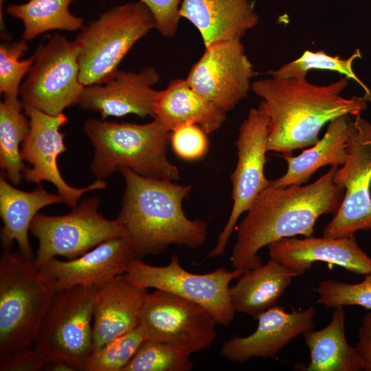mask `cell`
Masks as SVG:
<instances>
[{"label":"cell","instance_id":"1","mask_svg":"<svg viewBox=\"0 0 371 371\" xmlns=\"http://www.w3.org/2000/svg\"><path fill=\"white\" fill-rule=\"evenodd\" d=\"M338 166L315 182L284 187L272 183L264 189L236 228L230 261L234 269L245 271L262 265L258 255L265 246L296 235L309 236L323 214L337 212L344 189L334 181Z\"/></svg>","mask_w":371,"mask_h":371},{"label":"cell","instance_id":"2","mask_svg":"<svg viewBox=\"0 0 371 371\" xmlns=\"http://www.w3.org/2000/svg\"><path fill=\"white\" fill-rule=\"evenodd\" d=\"M348 78L317 85L306 78L273 76L253 81L269 117L267 150L291 155L317 143L322 128L342 115L357 116L367 109L366 97L341 93Z\"/></svg>","mask_w":371,"mask_h":371},{"label":"cell","instance_id":"3","mask_svg":"<svg viewBox=\"0 0 371 371\" xmlns=\"http://www.w3.org/2000/svg\"><path fill=\"white\" fill-rule=\"evenodd\" d=\"M119 172L126 186L116 219L129 240L133 259L159 254L171 245L196 249L205 242L206 223L189 219L183 210L190 186L145 177L124 167Z\"/></svg>","mask_w":371,"mask_h":371},{"label":"cell","instance_id":"4","mask_svg":"<svg viewBox=\"0 0 371 371\" xmlns=\"http://www.w3.org/2000/svg\"><path fill=\"white\" fill-rule=\"evenodd\" d=\"M44 273L19 251L0 258V362L34 348L56 294Z\"/></svg>","mask_w":371,"mask_h":371},{"label":"cell","instance_id":"5","mask_svg":"<svg viewBox=\"0 0 371 371\" xmlns=\"http://www.w3.org/2000/svg\"><path fill=\"white\" fill-rule=\"evenodd\" d=\"M83 128L94 146L90 168L98 179L124 167L145 177L180 179L178 168L167 157L171 132L155 120L139 124L91 118Z\"/></svg>","mask_w":371,"mask_h":371},{"label":"cell","instance_id":"6","mask_svg":"<svg viewBox=\"0 0 371 371\" xmlns=\"http://www.w3.org/2000/svg\"><path fill=\"white\" fill-rule=\"evenodd\" d=\"M155 27L152 13L139 0L112 8L84 25L75 39L81 84L109 80L133 46Z\"/></svg>","mask_w":371,"mask_h":371},{"label":"cell","instance_id":"7","mask_svg":"<svg viewBox=\"0 0 371 371\" xmlns=\"http://www.w3.org/2000/svg\"><path fill=\"white\" fill-rule=\"evenodd\" d=\"M98 288L75 286L56 293L34 348L49 363L87 370L93 351V319Z\"/></svg>","mask_w":371,"mask_h":371},{"label":"cell","instance_id":"8","mask_svg":"<svg viewBox=\"0 0 371 371\" xmlns=\"http://www.w3.org/2000/svg\"><path fill=\"white\" fill-rule=\"evenodd\" d=\"M79 47L58 34L33 54V64L19 91L24 110L35 109L56 115L78 104L85 87L79 77Z\"/></svg>","mask_w":371,"mask_h":371},{"label":"cell","instance_id":"9","mask_svg":"<svg viewBox=\"0 0 371 371\" xmlns=\"http://www.w3.org/2000/svg\"><path fill=\"white\" fill-rule=\"evenodd\" d=\"M243 272L218 268L207 273H192L183 269L178 256L173 254L169 263L162 267L133 259L124 275L139 287L161 290L196 303L209 311L218 324L227 326L236 313L229 284Z\"/></svg>","mask_w":371,"mask_h":371},{"label":"cell","instance_id":"10","mask_svg":"<svg viewBox=\"0 0 371 371\" xmlns=\"http://www.w3.org/2000/svg\"><path fill=\"white\" fill-rule=\"evenodd\" d=\"M100 201L88 199L65 215L49 216L38 213L30 232L38 240L34 259L40 268L49 259L63 256L76 258L107 240L126 236L117 221L105 218L99 212Z\"/></svg>","mask_w":371,"mask_h":371},{"label":"cell","instance_id":"11","mask_svg":"<svg viewBox=\"0 0 371 371\" xmlns=\"http://www.w3.org/2000/svg\"><path fill=\"white\" fill-rule=\"evenodd\" d=\"M334 181L344 188V196L323 236L350 237L371 231V124L360 114L351 120L347 158L336 170Z\"/></svg>","mask_w":371,"mask_h":371},{"label":"cell","instance_id":"12","mask_svg":"<svg viewBox=\"0 0 371 371\" xmlns=\"http://www.w3.org/2000/svg\"><path fill=\"white\" fill-rule=\"evenodd\" d=\"M217 324L203 306L158 289L147 293L140 313L148 339L189 355L213 344Z\"/></svg>","mask_w":371,"mask_h":371},{"label":"cell","instance_id":"13","mask_svg":"<svg viewBox=\"0 0 371 371\" xmlns=\"http://www.w3.org/2000/svg\"><path fill=\"white\" fill-rule=\"evenodd\" d=\"M269 117L262 102L251 108L242 122L235 142L238 161L231 176L233 205L210 257L225 254L226 246L240 216L257 196L271 183L265 175Z\"/></svg>","mask_w":371,"mask_h":371},{"label":"cell","instance_id":"14","mask_svg":"<svg viewBox=\"0 0 371 371\" xmlns=\"http://www.w3.org/2000/svg\"><path fill=\"white\" fill-rule=\"evenodd\" d=\"M254 75L242 41L231 40L205 47L186 79L196 93L227 113L247 97Z\"/></svg>","mask_w":371,"mask_h":371},{"label":"cell","instance_id":"15","mask_svg":"<svg viewBox=\"0 0 371 371\" xmlns=\"http://www.w3.org/2000/svg\"><path fill=\"white\" fill-rule=\"evenodd\" d=\"M24 111L29 117L30 131L22 143L21 156L31 165L23 171L27 181L38 186L43 181L52 183L63 202L71 208L78 205V200L85 192L106 188V182L100 179L85 188H77L63 178L57 160L66 150L65 133L60 129L67 122V115L63 113L52 115L35 109Z\"/></svg>","mask_w":371,"mask_h":371},{"label":"cell","instance_id":"16","mask_svg":"<svg viewBox=\"0 0 371 371\" xmlns=\"http://www.w3.org/2000/svg\"><path fill=\"white\" fill-rule=\"evenodd\" d=\"M133 259L128 238L121 236L104 241L72 260L52 258L39 269L56 292L75 286L100 288L124 274Z\"/></svg>","mask_w":371,"mask_h":371},{"label":"cell","instance_id":"17","mask_svg":"<svg viewBox=\"0 0 371 371\" xmlns=\"http://www.w3.org/2000/svg\"><path fill=\"white\" fill-rule=\"evenodd\" d=\"M159 75L153 67L135 71L117 70L106 82L85 86L78 105L97 111L102 120L129 114L153 117V105L158 93L153 87Z\"/></svg>","mask_w":371,"mask_h":371},{"label":"cell","instance_id":"18","mask_svg":"<svg viewBox=\"0 0 371 371\" xmlns=\"http://www.w3.org/2000/svg\"><path fill=\"white\" fill-rule=\"evenodd\" d=\"M315 310L293 309L286 312L274 306L257 317L256 330L246 337L234 336L225 341L220 355L233 363H245L254 357L273 358L294 338L313 329Z\"/></svg>","mask_w":371,"mask_h":371},{"label":"cell","instance_id":"19","mask_svg":"<svg viewBox=\"0 0 371 371\" xmlns=\"http://www.w3.org/2000/svg\"><path fill=\"white\" fill-rule=\"evenodd\" d=\"M267 247L269 257L296 276L303 275L316 261L338 265L358 275L371 273V257L359 247L355 236L284 238Z\"/></svg>","mask_w":371,"mask_h":371},{"label":"cell","instance_id":"20","mask_svg":"<svg viewBox=\"0 0 371 371\" xmlns=\"http://www.w3.org/2000/svg\"><path fill=\"white\" fill-rule=\"evenodd\" d=\"M148 289L130 282L124 274L98 289L93 310V350L140 325Z\"/></svg>","mask_w":371,"mask_h":371},{"label":"cell","instance_id":"21","mask_svg":"<svg viewBox=\"0 0 371 371\" xmlns=\"http://www.w3.org/2000/svg\"><path fill=\"white\" fill-rule=\"evenodd\" d=\"M179 16L198 30L205 48L242 40L259 21L251 0H182Z\"/></svg>","mask_w":371,"mask_h":371},{"label":"cell","instance_id":"22","mask_svg":"<svg viewBox=\"0 0 371 371\" xmlns=\"http://www.w3.org/2000/svg\"><path fill=\"white\" fill-rule=\"evenodd\" d=\"M153 113L154 120L169 132L193 123L209 134L218 130L226 120V113L196 93L186 78L172 80L158 91Z\"/></svg>","mask_w":371,"mask_h":371},{"label":"cell","instance_id":"23","mask_svg":"<svg viewBox=\"0 0 371 371\" xmlns=\"http://www.w3.org/2000/svg\"><path fill=\"white\" fill-rule=\"evenodd\" d=\"M63 202L59 194L47 192L41 186L27 192L16 188L3 176L0 177V216L3 221L1 243L4 250H10L14 242L19 251L33 260L28 239L31 223L38 212L45 206Z\"/></svg>","mask_w":371,"mask_h":371},{"label":"cell","instance_id":"24","mask_svg":"<svg viewBox=\"0 0 371 371\" xmlns=\"http://www.w3.org/2000/svg\"><path fill=\"white\" fill-rule=\"evenodd\" d=\"M296 275L270 258L265 265L247 270L229 286V296L236 312L254 319L276 305Z\"/></svg>","mask_w":371,"mask_h":371},{"label":"cell","instance_id":"25","mask_svg":"<svg viewBox=\"0 0 371 371\" xmlns=\"http://www.w3.org/2000/svg\"><path fill=\"white\" fill-rule=\"evenodd\" d=\"M351 120L348 115L334 119L328 124L324 137L311 148L297 156L282 155L287 162V170L271 183L280 187L302 185L323 166L344 165L347 158Z\"/></svg>","mask_w":371,"mask_h":371},{"label":"cell","instance_id":"26","mask_svg":"<svg viewBox=\"0 0 371 371\" xmlns=\"http://www.w3.org/2000/svg\"><path fill=\"white\" fill-rule=\"evenodd\" d=\"M346 313L343 306L334 307L330 323L324 328L304 333L310 350L308 371H359L363 366L355 347L345 335Z\"/></svg>","mask_w":371,"mask_h":371},{"label":"cell","instance_id":"27","mask_svg":"<svg viewBox=\"0 0 371 371\" xmlns=\"http://www.w3.org/2000/svg\"><path fill=\"white\" fill-rule=\"evenodd\" d=\"M73 1L27 0L25 3L8 5L5 12L22 21L23 38L28 41L51 30H81L84 19L69 11Z\"/></svg>","mask_w":371,"mask_h":371},{"label":"cell","instance_id":"28","mask_svg":"<svg viewBox=\"0 0 371 371\" xmlns=\"http://www.w3.org/2000/svg\"><path fill=\"white\" fill-rule=\"evenodd\" d=\"M21 109L5 100L0 103V166L14 185L21 182L25 169L19 146L30 131V122Z\"/></svg>","mask_w":371,"mask_h":371},{"label":"cell","instance_id":"29","mask_svg":"<svg viewBox=\"0 0 371 371\" xmlns=\"http://www.w3.org/2000/svg\"><path fill=\"white\" fill-rule=\"evenodd\" d=\"M360 58L361 54L359 49L346 59L328 55L324 51L306 50L299 58L270 71V74L277 77L301 78H306L311 70L336 71L357 82L363 89L368 100L371 102V89L357 77L352 69L355 60Z\"/></svg>","mask_w":371,"mask_h":371},{"label":"cell","instance_id":"30","mask_svg":"<svg viewBox=\"0 0 371 371\" xmlns=\"http://www.w3.org/2000/svg\"><path fill=\"white\" fill-rule=\"evenodd\" d=\"M28 49L23 38L2 41L0 45V92L5 101L23 109L19 100L21 82L27 74L34 61L33 55L21 60Z\"/></svg>","mask_w":371,"mask_h":371},{"label":"cell","instance_id":"31","mask_svg":"<svg viewBox=\"0 0 371 371\" xmlns=\"http://www.w3.org/2000/svg\"><path fill=\"white\" fill-rule=\"evenodd\" d=\"M148 337L140 324L94 350L86 371H123Z\"/></svg>","mask_w":371,"mask_h":371},{"label":"cell","instance_id":"32","mask_svg":"<svg viewBox=\"0 0 371 371\" xmlns=\"http://www.w3.org/2000/svg\"><path fill=\"white\" fill-rule=\"evenodd\" d=\"M190 356L168 344L147 339L123 371H190L194 366Z\"/></svg>","mask_w":371,"mask_h":371},{"label":"cell","instance_id":"33","mask_svg":"<svg viewBox=\"0 0 371 371\" xmlns=\"http://www.w3.org/2000/svg\"><path fill=\"white\" fill-rule=\"evenodd\" d=\"M316 291L319 295L317 302L325 308L358 305L371 310V273L356 284L323 280Z\"/></svg>","mask_w":371,"mask_h":371},{"label":"cell","instance_id":"34","mask_svg":"<svg viewBox=\"0 0 371 371\" xmlns=\"http://www.w3.org/2000/svg\"><path fill=\"white\" fill-rule=\"evenodd\" d=\"M207 133L199 126L187 123L177 127L170 133V144L181 159L194 161L202 158L207 152Z\"/></svg>","mask_w":371,"mask_h":371},{"label":"cell","instance_id":"35","mask_svg":"<svg viewBox=\"0 0 371 371\" xmlns=\"http://www.w3.org/2000/svg\"><path fill=\"white\" fill-rule=\"evenodd\" d=\"M150 11L155 21V29L164 37L175 35L179 20L182 0H139Z\"/></svg>","mask_w":371,"mask_h":371},{"label":"cell","instance_id":"36","mask_svg":"<svg viewBox=\"0 0 371 371\" xmlns=\"http://www.w3.org/2000/svg\"><path fill=\"white\" fill-rule=\"evenodd\" d=\"M48 363L33 348L0 362V371H38L45 370Z\"/></svg>","mask_w":371,"mask_h":371},{"label":"cell","instance_id":"37","mask_svg":"<svg viewBox=\"0 0 371 371\" xmlns=\"http://www.w3.org/2000/svg\"><path fill=\"white\" fill-rule=\"evenodd\" d=\"M355 349L361 361L363 370L371 371V311L362 319L357 333Z\"/></svg>","mask_w":371,"mask_h":371},{"label":"cell","instance_id":"38","mask_svg":"<svg viewBox=\"0 0 371 371\" xmlns=\"http://www.w3.org/2000/svg\"><path fill=\"white\" fill-rule=\"evenodd\" d=\"M5 0H0V32L1 38L3 41H10L12 39L11 35L9 34L5 26L3 16V3Z\"/></svg>","mask_w":371,"mask_h":371}]
</instances>
